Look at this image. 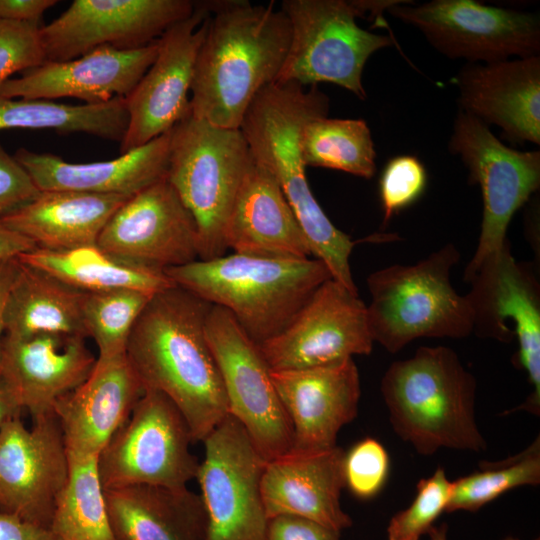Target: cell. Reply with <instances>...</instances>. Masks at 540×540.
<instances>
[{
    "label": "cell",
    "mask_w": 540,
    "mask_h": 540,
    "mask_svg": "<svg viewBox=\"0 0 540 540\" xmlns=\"http://www.w3.org/2000/svg\"><path fill=\"white\" fill-rule=\"evenodd\" d=\"M210 16L209 1L196 2L189 18L158 39L153 63L125 98L128 125L120 142L121 154L169 132L191 112L188 93Z\"/></svg>",
    "instance_id": "cell-18"
},
{
    "label": "cell",
    "mask_w": 540,
    "mask_h": 540,
    "mask_svg": "<svg viewBox=\"0 0 540 540\" xmlns=\"http://www.w3.org/2000/svg\"><path fill=\"white\" fill-rule=\"evenodd\" d=\"M448 148L468 169L469 182L480 186L483 199L478 244L463 273L468 282L479 265L503 247L513 215L539 189L540 152L507 147L486 124L462 110Z\"/></svg>",
    "instance_id": "cell-10"
},
{
    "label": "cell",
    "mask_w": 540,
    "mask_h": 540,
    "mask_svg": "<svg viewBox=\"0 0 540 540\" xmlns=\"http://www.w3.org/2000/svg\"><path fill=\"white\" fill-rule=\"evenodd\" d=\"M69 477L68 453L54 411L19 416L0 427V511L51 528L56 504Z\"/></svg>",
    "instance_id": "cell-17"
},
{
    "label": "cell",
    "mask_w": 540,
    "mask_h": 540,
    "mask_svg": "<svg viewBox=\"0 0 540 540\" xmlns=\"http://www.w3.org/2000/svg\"><path fill=\"white\" fill-rule=\"evenodd\" d=\"M158 52V40L138 49L98 47L67 61H45L18 78L0 84V96L7 98L54 100L80 99L88 105L126 98Z\"/></svg>",
    "instance_id": "cell-21"
},
{
    "label": "cell",
    "mask_w": 540,
    "mask_h": 540,
    "mask_svg": "<svg viewBox=\"0 0 540 540\" xmlns=\"http://www.w3.org/2000/svg\"><path fill=\"white\" fill-rule=\"evenodd\" d=\"M271 377L292 426L291 450L335 447L341 428L358 414L361 384L353 358L320 367L271 370Z\"/></svg>",
    "instance_id": "cell-22"
},
{
    "label": "cell",
    "mask_w": 540,
    "mask_h": 540,
    "mask_svg": "<svg viewBox=\"0 0 540 540\" xmlns=\"http://www.w3.org/2000/svg\"><path fill=\"white\" fill-rule=\"evenodd\" d=\"M40 193L26 169L0 145V219L24 208Z\"/></svg>",
    "instance_id": "cell-41"
},
{
    "label": "cell",
    "mask_w": 540,
    "mask_h": 540,
    "mask_svg": "<svg viewBox=\"0 0 540 540\" xmlns=\"http://www.w3.org/2000/svg\"><path fill=\"white\" fill-rule=\"evenodd\" d=\"M267 540H340V534L309 519L282 515L269 520Z\"/></svg>",
    "instance_id": "cell-42"
},
{
    "label": "cell",
    "mask_w": 540,
    "mask_h": 540,
    "mask_svg": "<svg viewBox=\"0 0 540 540\" xmlns=\"http://www.w3.org/2000/svg\"><path fill=\"white\" fill-rule=\"evenodd\" d=\"M460 252L446 244L414 265H391L367 277L371 336L389 353L413 340L461 339L473 333V312L451 282Z\"/></svg>",
    "instance_id": "cell-6"
},
{
    "label": "cell",
    "mask_w": 540,
    "mask_h": 540,
    "mask_svg": "<svg viewBox=\"0 0 540 540\" xmlns=\"http://www.w3.org/2000/svg\"><path fill=\"white\" fill-rule=\"evenodd\" d=\"M196 479L207 518V540H267L269 519L261 481L266 460L231 414L204 438Z\"/></svg>",
    "instance_id": "cell-13"
},
{
    "label": "cell",
    "mask_w": 540,
    "mask_h": 540,
    "mask_svg": "<svg viewBox=\"0 0 540 540\" xmlns=\"http://www.w3.org/2000/svg\"><path fill=\"white\" fill-rule=\"evenodd\" d=\"M378 1L284 0L291 39L278 83L317 86L327 82L366 98L362 83L364 66L376 51L391 45L390 37L371 33L356 23L372 15Z\"/></svg>",
    "instance_id": "cell-8"
},
{
    "label": "cell",
    "mask_w": 540,
    "mask_h": 540,
    "mask_svg": "<svg viewBox=\"0 0 540 540\" xmlns=\"http://www.w3.org/2000/svg\"><path fill=\"white\" fill-rule=\"evenodd\" d=\"M189 426L163 393L146 389L127 421L97 456L104 491L134 485L187 487L199 462Z\"/></svg>",
    "instance_id": "cell-9"
},
{
    "label": "cell",
    "mask_w": 540,
    "mask_h": 540,
    "mask_svg": "<svg viewBox=\"0 0 540 540\" xmlns=\"http://www.w3.org/2000/svg\"><path fill=\"white\" fill-rule=\"evenodd\" d=\"M84 295L48 272L18 260L5 302V334L58 332L86 337L82 320Z\"/></svg>",
    "instance_id": "cell-30"
},
{
    "label": "cell",
    "mask_w": 540,
    "mask_h": 540,
    "mask_svg": "<svg viewBox=\"0 0 540 540\" xmlns=\"http://www.w3.org/2000/svg\"><path fill=\"white\" fill-rule=\"evenodd\" d=\"M389 472V456L374 438H364L345 452V487L358 499L375 497L383 488Z\"/></svg>",
    "instance_id": "cell-39"
},
{
    "label": "cell",
    "mask_w": 540,
    "mask_h": 540,
    "mask_svg": "<svg viewBox=\"0 0 540 540\" xmlns=\"http://www.w3.org/2000/svg\"><path fill=\"white\" fill-rule=\"evenodd\" d=\"M305 166L343 171L370 179L376 172V151L367 123L362 119L316 116L301 132Z\"/></svg>",
    "instance_id": "cell-33"
},
{
    "label": "cell",
    "mask_w": 540,
    "mask_h": 540,
    "mask_svg": "<svg viewBox=\"0 0 540 540\" xmlns=\"http://www.w3.org/2000/svg\"><path fill=\"white\" fill-rule=\"evenodd\" d=\"M40 25L0 20V84L17 72L41 65Z\"/></svg>",
    "instance_id": "cell-40"
},
{
    "label": "cell",
    "mask_w": 540,
    "mask_h": 540,
    "mask_svg": "<svg viewBox=\"0 0 540 540\" xmlns=\"http://www.w3.org/2000/svg\"><path fill=\"white\" fill-rule=\"evenodd\" d=\"M17 258L85 293L133 289L153 295L175 286L165 271L121 261L97 245L68 251L35 248Z\"/></svg>",
    "instance_id": "cell-31"
},
{
    "label": "cell",
    "mask_w": 540,
    "mask_h": 540,
    "mask_svg": "<svg viewBox=\"0 0 540 540\" xmlns=\"http://www.w3.org/2000/svg\"><path fill=\"white\" fill-rule=\"evenodd\" d=\"M165 273L175 285L227 310L257 345L280 334L318 287L332 278L316 258L234 252Z\"/></svg>",
    "instance_id": "cell-4"
},
{
    "label": "cell",
    "mask_w": 540,
    "mask_h": 540,
    "mask_svg": "<svg viewBox=\"0 0 540 540\" xmlns=\"http://www.w3.org/2000/svg\"><path fill=\"white\" fill-rule=\"evenodd\" d=\"M56 0H0V20L40 25L44 13Z\"/></svg>",
    "instance_id": "cell-44"
},
{
    "label": "cell",
    "mask_w": 540,
    "mask_h": 540,
    "mask_svg": "<svg viewBox=\"0 0 540 540\" xmlns=\"http://www.w3.org/2000/svg\"><path fill=\"white\" fill-rule=\"evenodd\" d=\"M373 343L367 305L357 293L329 278L280 334L258 347L270 369L282 371L369 355Z\"/></svg>",
    "instance_id": "cell-16"
},
{
    "label": "cell",
    "mask_w": 540,
    "mask_h": 540,
    "mask_svg": "<svg viewBox=\"0 0 540 540\" xmlns=\"http://www.w3.org/2000/svg\"><path fill=\"white\" fill-rule=\"evenodd\" d=\"M104 496L116 540H207L203 500L187 487L134 485Z\"/></svg>",
    "instance_id": "cell-28"
},
{
    "label": "cell",
    "mask_w": 540,
    "mask_h": 540,
    "mask_svg": "<svg viewBox=\"0 0 540 540\" xmlns=\"http://www.w3.org/2000/svg\"><path fill=\"white\" fill-rule=\"evenodd\" d=\"M205 331L216 359L228 413L246 429L266 461L292 448V426L258 345L224 308L212 305Z\"/></svg>",
    "instance_id": "cell-14"
},
{
    "label": "cell",
    "mask_w": 540,
    "mask_h": 540,
    "mask_svg": "<svg viewBox=\"0 0 540 540\" xmlns=\"http://www.w3.org/2000/svg\"><path fill=\"white\" fill-rule=\"evenodd\" d=\"M345 451L339 446L293 451L267 461L261 493L268 519L296 516L341 533L353 524L341 507Z\"/></svg>",
    "instance_id": "cell-24"
},
{
    "label": "cell",
    "mask_w": 540,
    "mask_h": 540,
    "mask_svg": "<svg viewBox=\"0 0 540 540\" xmlns=\"http://www.w3.org/2000/svg\"><path fill=\"white\" fill-rule=\"evenodd\" d=\"M465 295L473 312V333L500 342L517 339L514 362L523 369L532 391L506 412L540 415V286L530 264L518 262L507 240L489 255L471 279Z\"/></svg>",
    "instance_id": "cell-12"
},
{
    "label": "cell",
    "mask_w": 540,
    "mask_h": 540,
    "mask_svg": "<svg viewBox=\"0 0 540 540\" xmlns=\"http://www.w3.org/2000/svg\"><path fill=\"white\" fill-rule=\"evenodd\" d=\"M476 380L446 346H421L390 364L381 393L396 435L423 456L487 449L475 413Z\"/></svg>",
    "instance_id": "cell-5"
},
{
    "label": "cell",
    "mask_w": 540,
    "mask_h": 540,
    "mask_svg": "<svg viewBox=\"0 0 540 540\" xmlns=\"http://www.w3.org/2000/svg\"><path fill=\"white\" fill-rule=\"evenodd\" d=\"M252 163L240 128L215 126L191 112L172 128L166 179L196 223L199 260L226 254L227 224Z\"/></svg>",
    "instance_id": "cell-7"
},
{
    "label": "cell",
    "mask_w": 540,
    "mask_h": 540,
    "mask_svg": "<svg viewBox=\"0 0 540 540\" xmlns=\"http://www.w3.org/2000/svg\"><path fill=\"white\" fill-rule=\"evenodd\" d=\"M97 246L121 261L163 271L199 259L196 223L167 179L129 197Z\"/></svg>",
    "instance_id": "cell-19"
},
{
    "label": "cell",
    "mask_w": 540,
    "mask_h": 540,
    "mask_svg": "<svg viewBox=\"0 0 540 540\" xmlns=\"http://www.w3.org/2000/svg\"><path fill=\"white\" fill-rule=\"evenodd\" d=\"M448 526L446 523H442L440 526H433L427 535L430 540H448Z\"/></svg>",
    "instance_id": "cell-48"
},
{
    "label": "cell",
    "mask_w": 540,
    "mask_h": 540,
    "mask_svg": "<svg viewBox=\"0 0 540 540\" xmlns=\"http://www.w3.org/2000/svg\"><path fill=\"white\" fill-rule=\"evenodd\" d=\"M0 540H60L51 528L0 511Z\"/></svg>",
    "instance_id": "cell-43"
},
{
    "label": "cell",
    "mask_w": 540,
    "mask_h": 540,
    "mask_svg": "<svg viewBox=\"0 0 540 540\" xmlns=\"http://www.w3.org/2000/svg\"><path fill=\"white\" fill-rule=\"evenodd\" d=\"M234 253L309 258L308 242L276 177L253 159L237 194L225 233Z\"/></svg>",
    "instance_id": "cell-27"
},
{
    "label": "cell",
    "mask_w": 540,
    "mask_h": 540,
    "mask_svg": "<svg viewBox=\"0 0 540 540\" xmlns=\"http://www.w3.org/2000/svg\"><path fill=\"white\" fill-rule=\"evenodd\" d=\"M452 481L442 467L433 475L421 479L411 504L396 513L387 526L388 540H420L445 511L451 496Z\"/></svg>",
    "instance_id": "cell-37"
},
{
    "label": "cell",
    "mask_w": 540,
    "mask_h": 540,
    "mask_svg": "<svg viewBox=\"0 0 540 540\" xmlns=\"http://www.w3.org/2000/svg\"><path fill=\"white\" fill-rule=\"evenodd\" d=\"M85 339L58 332L4 335L0 376L19 407L32 418L52 412L59 398L89 377L97 358Z\"/></svg>",
    "instance_id": "cell-20"
},
{
    "label": "cell",
    "mask_w": 540,
    "mask_h": 540,
    "mask_svg": "<svg viewBox=\"0 0 540 540\" xmlns=\"http://www.w3.org/2000/svg\"><path fill=\"white\" fill-rule=\"evenodd\" d=\"M209 7L213 16L195 62L190 110L215 126L239 129L254 98L276 82L290 23L273 3L209 1Z\"/></svg>",
    "instance_id": "cell-2"
},
{
    "label": "cell",
    "mask_w": 540,
    "mask_h": 540,
    "mask_svg": "<svg viewBox=\"0 0 540 540\" xmlns=\"http://www.w3.org/2000/svg\"><path fill=\"white\" fill-rule=\"evenodd\" d=\"M426 182V170L417 157L399 155L390 159L379 180L383 225L414 203L424 192Z\"/></svg>",
    "instance_id": "cell-38"
},
{
    "label": "cell",
    "mask_w": 540,
    "mask_h": 540,
    "mask_svg": "<svg viewBox=\"0 0 540 540\" xmlns=\"http://www.w3.org/2000/svg\"><path fill=\"white\" fill-rule=\"evenodd\" d=\"M328 97L315 86L274 82L263 88L246 111L240 130L252 158L276 177L305 235L312 256L325 264L331 277L358 293L350 267L356 244L338 229L315 199L301 153L305 123L327 115Z\"/></svg>",
    "instance_id": "cell-3"
},
{
    "label": "cell",
    "mask_w": 540,
    "mask_h": 540,
    "mask_svg": "<svg viewBox=\"0 0 540 540\" xmlns=\"http://www.w3.org/2000/svg\"><path fill=\"white\" fill-rule=\"evenodd\" d=\"M503 540H521V539L513 537V536H507ZM537 540H539V539H537Z\"/></svg>",
    "instance_id": "cell-49"
},
{
    "label": "cell",
    "mask_w": 540,
    "mask_h": 540,
    "mask_svg": "<svg viewBox=\"0 0 540 540\" xmlns=\"http://www.w3.org/2000/svg\"><path fill=\"white\" fill-rule=\"evenodd\" d=\"M454 82L460 110L514 143L540 144V57L467 63Z\"/></svg>",
    "instance_id": "cell-23"
},
{
    "label": "cell",
    "mask_w": 540,
    "mask_h": 540,
    "mask_svg": "<svg viewBox=\"0 0 540 540\" xmlns=\"http://www.w3.org/2000/svg\"><path fill=\"white\" fill-rule=\"evenodd\" d=\"M399 0L389 14L417 28L441 54L468 63H494L540 53L538 14L484 5L473 0Z\"/></svg>",
    "instance_id": "cell-11"
},
{
    "label": "cell",
    "mask_w": 540,
    "mask_h": 540,
    "mask_svg": "<svg viewBox=\"0 0 540 540\" xmlns=\"http://www.w3.org/2000/svg\"><path fill=\"white\" fill-rule=\"evenodd\" d=\"M127 196L79 191H41L19 211L1 219L38 249L68 251L97 245L98 238Z\"/></svg>",
    "instance_id": "cell-29"
},
{
    "label": "cell",
    "mask_w": 540,
    "mask_h": 540,
    "mask_svg": "<svg viewBox=\"0 0 540 540\" xmlns=\"http://www.w3.org/2000/svg\"><path fill=\"white\" fill-rule=\"evenodd\" d=\"M171 130L108 161L70 163L60 156L19 148L15 159L40 191H79L131 197L166 179Z\"/></svg>",
    "instance_id": "cell-26"
},
{
    "label": "cell",
    "mask_w": 540,
    "mask_h": 540,
    "mask_svg": "<svg viewBox=\"0 0 540 540\" xmlns=\"http://www.w3.org/2000/svg\"><path fill=\"white\" fill-rule=\"evenodd\" d=\"M212 305L175 285L152 295L136 320L126 357L144 390L165 394L184 416L193 442L228 414L222 377L207 340Z\"/></svg>",
    "instance_id": "cell-1"
},
{
    "label": "cell",
    "mask_w": 540,
    "mask_h": 540,
    "mask_svg": "<svg viewBox=\"0 0 540 540\" xmlns=\"http://www.w3.org/2000/svg\"><path fill=\"white\" fill-rule=\"evenodd\" d=\"M128 125L126 100L68 105L45 99L0 96V130L51 129L60 134L87 133L121 142Z\"/></svg>",
    "instance_id": "cell-32"
},
{
    "label": "cell",
    "mask_w": 540,
    "mask_h": 540,
    "mask_svg": "<svg viewBox=\"0 0 540 540\" xmlns=\"http://www.w3.org/2000/svg\"><path fill=\"white\" fill-rule=\"evenodd\" d=\"M21 411L22 409L0 376V427L7 419L19 416Z\"/></svg>",
    "instance_id": "cell-47"
},
{
    "label": "cell",
    "mask_w": 540,
    "mask_h": 540,
    "mask_svg": "<svg viewBox=\"0 0 540 540\" xmlns=\"http://www.w3.org/2000/svg\"><path fill=\"white\" fill-rule=\"evenodd\" d=\"M69 477L51 529L60 540H116L108 518L97 457L68 454Z\"/></svg>",
    "instance_id": "cell-34"
},
{
    "label": "cell",
    "mask_w": 540,
    "mask_h": 540,
    "mask_svg": "<svg viewBox=\"0 0 540 540\" xmlns=\"http://www.w3.org/2000/svg\"><path fill=\"white\" fill-rule=\"evenodd\" d=\"M144 391L126 354L96 361L89 377L59 398L53 408L67 453L97 457L127 421Z\"/></svg>",
    "instance_id": "cell-25"
},
{
    "label": "cell",
    "mask_w": 540,
    "mask_h": 540,
    "mask_svg": "<svg viewBox=\"0 0 540 540\" xmlns=\"http://www.w3.org/2000/svg\"><path fill=\"white\" fill-rule=\"evenodd\" d=\"M540 484V437L519 453L497 462H482L473 473L452 481L446 512H477L509 490Z\"/></svg>",
    "instance_id": "cell-35"
},
{
    "label": "cell",
    "mask_w": 540,
    "mask_h": 540,
    "mask_svg": "<svg viewBox=\"0 0 540 540\" xmlns=\"http://www.w3.org/2000/svg\"><path fill=\"white\" fill-rule=\"evenodd\" d=\"M195 8L196 2L189 0H74L40 27L44 60L67 61L102 46L145 47Z\"/></svg>",
    "instance_id": "cell-15"
},
{
    "label": "cell",
    "mask_w": 540,
    "mask_h": 540,
    "mask_svg": "<svg viewBox=\"0 0 540 540\" xmlns=\"http://www.w3.org/2000/svg\"><path fill=\"white\" fill-rule=\"evenodd\" d=\"M18 267V259H2L0 260V352L3 337L5 335L4 330V308L9 288L12 284L14 276Z\"/></svg>",
    "instance_id": "cell-46"
},
{
    "label": "cell",
    "mask_w": 540,
    "mask_h": 540,
    "mask_svg": "<svg viewBox=\"0 0 540 540\" xmlns=\"http://www.w3.org/2000/svg\"><path fill=\"white\" fill-rule=\"evenodd\" d=\"M151 297L133 289L85 293L83 327L86 338H92L98 348L97 362L126 354L131 330Z\"/></svg>",
    "instance_id": "cell-36"
},
{
    "label": "cell",
    "mask_w": 540,
    "mask_h": 540,
    "mask_svg": "<svg viewBox=\"0 0 540 540\" xmlns=\"http://www.w3.org/2000/svg\"><path fill=\"white\" fill-rule=\"evenodd\" d=\"M35 248L30 239L11 229L0 219V260L17 258Z\"/></svg>",
    "instance_id": "cell-45"
}]
</instances>
